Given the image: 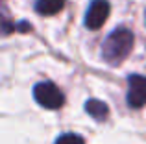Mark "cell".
Returning a JSON list of instances; mask_svg holds the SVG:
<instances>
[{"mask_svg": "<svg viewBox=\"0 0 146 144\" xmlns=\"http://www.w3.org/2000/svg\"><path fill=\"white\" fill-rule=\"evenodd\" d=\"M65 0H37L35 2V11L39 15L50 17V15H56L63 9Z\"/></svg>", "mask_w": 146, "mask_h": 144, "instance_id": "5", "label": "cell"}, {"mask_svg": "<svg viewBox=\"0 0 146 144\" xmlns=\"http://www.w3.org/2000/svg\"><path fill=\"white\" fill-rule=\"evenodd\" d=\"M128 105L133 109H141L146 105V76L131 74L128 78Z\"/></svg>", "mask_w": 146, "mask_h": 144, "instance_id": "3", "label": "cell"}, {"mask_svg": "<svg viewBox=\"0 0 146 144\" xmlns=\"http://www.w3.org/2000/svg\"><path fill=\"white\" fill-rule=\"evenodd\" d=\"M33 98L44 109H59L65 104V94L52 81H41L33 87Z\"/></svg>", "mask_w": 146, "mask_h": 144, "instance_id": "2", "label": "cell"}, {"mask_svg": "<svg viewBox=\"0 0 146 144\" xmlns=\"http://www.w3.org/2000/svg\"><path fill=\"white\" fill-rule=\"evenodd\" d=\"M85 111L89 113V115L93 116L94 120H98V122L106 120L107 115H109V109H107V105L104 104V102H100V100H87V102H85Z\"/></svg>", "mask_w": 146, "mask_h": 144, "instance_id": "6", "label": "cell"}, {"mask_svg": "<svg viewBox=\"0 0 146 144\" xmlns=\"http://www.w3.org/2000/svg\"><path fill=\"white\" fill-rule=\"evenodd\" d=\"M135 43V37L128 28L120 26V28L113 30L109 35L106 37V41L102 43V57L106 59L109 65H118L120 61H124L129 55Z\"/></svg>", "mask_w": 146, "mask_h": 144, "instance_id": "1", "label": "cell"}, {"mask_svg": "<svg viewBox=\"0 0 146 144\" xmlns=\"http://www.w3.org/2000/svg\"><path fill=\"white\" fill-rule=\"evenodd\" d=\"M109 2L107 0H91L89 7H87L85 11V18H83V22H85V26L89 30H98L104 26V22L107 20V17H109Z\"/></svg>", "mask_w": 146, "mask_h": 144, "instance_id": "4", "label": "cell"}, {"mask_svg": "<svg viewBox=\"0 0 146 144\" xmlns=\"http://www.w3.org/2000/svg\"><path fill=\"white\" fill-rule=\"evenodd\" d=\"M54 144H85V141L76 133H65L61 137H57V141Z\"/></svg>", "mask_w": 146, "mask_h": 144, "instance_id": "7", "label": "cell"}]
</instances>
